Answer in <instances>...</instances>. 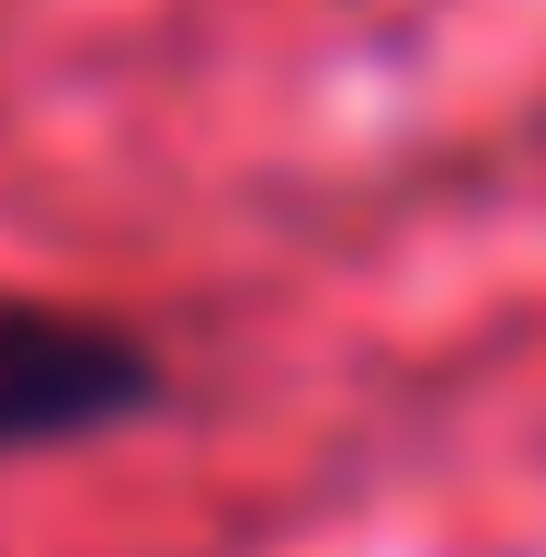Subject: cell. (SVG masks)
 Masks as SVG:
<instances>
[{
	"mask_svg": "<svg viewBox=\"0 0 546 557\" xmlns=\"http://www.w3.org/2000/svg\"><path fill=\"white\" fill-rule=\"evenodd\" d=\"M171 398V364L126 319L46 308L0 285V455H58L91 433H126Z\"/></svg>",
	"mask_w": 546,
	"mask_h": 557,
	"instance_id": "1",
	"label": "cell"
}]
</instances>
